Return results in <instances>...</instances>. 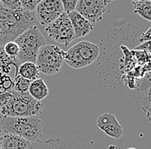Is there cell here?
I'll return each mask as SVG.
<instances>
[{"instance_id": "obj_6", "label": "cell", "mask_w": 151, "mask_h": 149, "mask_svg": "<svg viewBox=\"0 0 151 149\" xmlns=\"http://www.w3.org/2000/svg\"><path fill=\"white\" fill-rule=\"evenodd\" d=\"M65 51L55 45H45L38 52L35 64L39 70L47 75L58 73L65 62Z\"/></svg>"}, {"instance_id": "obj_7", "label": "cell", "mask_w": 151, "mask_h": 149, "mask_svg": "<svg viewBox=\"0 0 151 149\" xmlns=\"http://www.w3.org/2000/svg\"><path fill=\"white\" fill-rule=\"evenodd\" d=\"M45 31L50 39L66 47L76 39L74 28L66 12H64L56 21L46 27Z\"/></svg>"}, {"instance_id": "obj_23", "label": "cell", "mask_w": 151, "mask_h": 149, "mask_svg": "<svg viewBox=\"0 0 151 149\" xmlns=\"http://www.w3.org/2000/svg\"><path fill=\"white\" fill-rule=\"evenodd\" d=\"M60 1L64 6L65 12H66L67 14L76 10V7L78 2V0H60Z\"/></svg>"}, {"instance_id": "obj_18", "label": "cell", "mask_w": 151, "mask_h": 149, "mask_svg": "<svg viewBox=\"0 0 151 149\" xmlns=\"http://www.w3.org/2000/svg\"><path fill=\"white\" fill-rule=\"evenodd\" d=\"M142 110L145 113L147 119L151 122V86L146 89L142 98Z\"/></svg>"}, {"instance_id": "obj_2", "label": "cell", "mask_w": 151, "mask_h": 149, "mask_svg": "<svg viewBox=\"0 0 151 149\" xmlns=\"http://www.w3.org/2000/svg\"><path fill=\"white\" fill-rule=\"evenodd\" d=\"M0 110L3 117H34L43 110V104L29 93L11 90L0 94Z\"/></svg>"}, {"instance_id": "obj_30", "label": "cell", "mask_w": 151, "mask_h": 149, "mask_svg": "<svg viewBox=\"0 0 151 149\" xmlns=\"http://www.w3.org/2000/svg\"><path fill=\"white\" fill-rule=\"evenodd\" d=\"M40 1H42V0H39V3H40Z\"/></svg>"}, {"instance_id": "obj_22", "label": "cell", "mask_w": 151, "mask_h": 149, "mask_svg": "<svg viewBox=\"0 0 151 149\" xmlns=\"http://www.w3.org/2000/svg\"><path fill=\"white\" fill-rule=\"evenodd\" d=\"M22 9L28 11H35L39 4V0H19Z\"/></svg>"}, {"instance_id": "obj_8", "label": "cell", "mask_w": 151, "mask_h": 149, "mask_svg": "<svg viewBox=\"0 0 151 149\" xmlns=\"http://www.w3.org/2000/svg\"><path fill=\"white\" fill-rule=\"evenodd\" d=\"M17 64V58L7 56L4 47H0V94L14 89L15 78L18 74Z\"/></svg>"}, {"instance_id": "obj_21", "label": "cell", "mask_w": 151, "mask_h": 149, "mask_svg": "<svg viewBox=\"0 0 151 149\" xmlns=\"http://www.w3.org/2000/svg\"><path fill=\"white\" fill-rule=\"evenodd\" d=\"M0 3L3 4L5 7L12 10H22V7L19 0H0Z\"/></svg>"}, {"instance_id": "obj_15", "label": "cell", "mask_w": 151, "mask_h": 149, "mask_svg": "<svg viewBox=\"0 0 151 149\" xmlns=\"http://www.w3.org/2000/svg\"><path fill=\"white\" fill-rule=\"evenodd\" d=\"M28 149H69L61 138H47L32 142Z\"/></svg>"}, {"instance_id": "obj_32", "label": "cell", "mask_w": 151, "mask_h": 149, "mask_svg": "<svg viewBox=\"0 0 151 149\" xmlns=\"http://www.w3.org/2000/svg\"><path fill=\"white\" fill-rule=\"evenodd\" d=\"M149 1H151V0H149Z\"/></svg>"}, {"instance_id": "obj_29", "label": "cell", "mask_w": 151, "mask_h": 149, "mask_svg": "<svg viewBox=\"0 0 151 149\" xmlns=\"http://www.w3.org/2000/svg\"><path fill=\"white\" fill-rule=\"evenodd\" d=\"M127 149H136V148H127Z\"/></svg>"}, {"instance_id": "obj_24", "label": "cell", "mask_w": 151, "mask_h": 149, "mask_svg": "<svg viewBox=\"0 0 151 149\" xmlns=\"http://www.w3.org/2000/svg\"><path fill=\"white\" fill-rule=\"evenodd\" d=\"M135 50H139L151 54V41H145L140 43L137 47H136Z\"/></svg>"}, {"instance_id": "obj_12", "label": "cell", "mask_w": 151, "mask_h": 149, "mask_svg": "<svg viewBox=\"0 0 151 149\" xmlns=\"http://www.w3.org/2000/svg\"><path fill=\"white\" fill-rule=\"evenodd\" d=\"M68 16L74 28L76 39L84 37L93 30V24H91L76 10L69 13Z\"/></svg>"}, {"instance_id": "obj_1", "label": "cell", "mask_w": 151, "mask_h": 149, "mask_svg": "<svg viewBox=\"0 0 151 149\" xmlns=\"http://www.w3.org/2000/svg\"><path fill=\"white\" fill-rule=\"evenodd\" d=\"M35 11L12 10L0 3V47L14 41L20 34L35 26Z\"/></svg>"}, {"instance_id": "obj_4", "label": "cell", "mask_w": 151, "mask_h": 149, "mask_svg": "<svg viewBox=\"0 0 151 149\" xmlns=\"http://www.w3.org/2000/svg\"><path fill=\"white\" fill-rule=\"evenodd\" d=\"M14 41L18 45L20 49L17 59L22 64L26 62L35 64L40 49L47 45L43 34L36 26H33L24 31Z\"/></svg>"}, {"instance_id": "obj_17", "label": "cell", "mask_w": 151, "mask_h": 149, "mask_svg": "<svg viewBox=\"0 0 151 149\" xmlns=\"http://www.w3.org/2000/svg\"><path fill=\"white\" fill-rule=\"evenodd\" d=\"M134 12L143 19L151 21V1L145 0L139 3H133Z\"/></svg>"}, {"instance_id": "obj_5", "label": "cell", "mask_w": 151, "mask_h": 149, "mask_svg": "<svg viewBox=\"0 0 151 149\" xmlns=\"http://www.w3.org/2000/svg\"><path fill=\"white\" fill-rule=\"evenodd\" d=\"M100 48L87 40L76 43L64 53L66 64L73 69H82L90 65L99 57Z\"/></svg>"}, {"instance_id": "obj_9", "label": "cell", "mask_w": 151, "mask_h": 149, "mask_svg": "<svg viewBox=\"0 0 151 149\" xmlns=\"http://www.w3.org/2000/svg\"><path fill=\"white\" fill-rule=\"evenodd\" d=\"M114 0H78L76 10L91 24L101 21L108 4Z\"/></svg>"}, {"instance_id": "obj_16", "label": "cell", "mask_w": 151, "mask_h": 149, "mask_svg": "<svg viewBox=\"0 0 151 149\" xmlns=\"http://www.w3.org/2000/svg\"><path fill=\"white\" fill-rule=\"evenodd\" d=\"M18 74L30 82H33L39 78L40 70L35 63L26 62L20 64L18 68Z\"/></svg>"}, {"instance_id": "obj_10", "label": "cell", "mask_w": 151, "mask_h": 149, "mask_svg": "<svg viewBox=\"0 0 151 149\" xmlns=\"http://www.w3.org/2000/svg\"><path fill=\"white\" fill-rule=\"evenodd\" d=\"M64 12V6L60 0H42L36 6L35 16L39 23L46 28Z\"/></svg>"}, {"instance_id": "obj_3", "label": "cell", "mask_w": 151, "mask_h": 149, "mask_svg": "<svg viewBox=\"0 0 151 149\" xmlns=\"http://www.w3.org/2000/svg\"><path fill=\"white\" fill-rule=\"evenodd\" d=\"M1 122L5 133L19 135L30 142L36 141L42 135L43 122L39 116L3 117Z\"/></svg>"}, {"instance_id": "obj_11", "label": "cell", "mask_w": 151, "mask_h": 149, "mask_svg": "<svg viewBox=\"0 0 151 149\" xmlns=\"http://www.w3.org/2000/svg\"><path fill=\"white\" fill-rule=\"evenodd\" d=\"M97 126L108 136L119 139L123 135V128L112 113H104L97 118Z\"/></svg>"}, {"instance_id": "obj_26", "label": "cell", "mask_w": 151, "mask_h": 149, "mask_svg": "<svg viewBox=\"0 0 151 149\" xmlns=\"http://www.w3.org/2000/svg\"><path fill=\"white\" fill-rule=\"evenodd\" d=\"M3 135H4V134H3V130H2V129L0 128V149H2V141H3Z\"/></svg>"}, {"instance_id": "obj_20", "label": "cell", "mask_w": 151, "mask_h": 149, "mask_svg": "<svg viewBox=\"0 0 151 149\" xmlns=\"http://www.w3.org/2000/svg\"><path fill=\"white\" fill-rule=\"evenodd\" d=\"M4 50L6 55L11 58H17L19 54V51H20L18 45L15 41H10L7 44H5L4 46Z\"/></svg>"}, {"instance_id": "obj_31", "label": "cell", "mask_w": 151, "mask_h": 149, "mask_svg": "<svg viewBox=\"0 0 151 149\" xmlns=\"http://www.w3.org/2000/svg\"><path fill=\"white\" fill-rule=\"evenodd\" d=\"M0 115H1V110H0Z\"/></svg>"}, {"instance_id": "obj_13", "label": "cell", "mask_w": 151, "mask_h": 149, "mask_svg": "<svg viewBox=\"0 0 151 149\" xmlns=\"http://www.w3.org/2000/svg\"><path fill=\"white\" fill-rule=\"evenodd\" d=\"M32 142L13 134L5 133L3 135L2 149H28Z\"/></svg>"}, {"instance_id": "obj_28", "label": "cell", "mask_w": 151, "mask_h": 149, "mask_svg": "<svg viewBox=\"0 0 151 149\" xmlns=\"http://www.w3.org/2000/svg\"><path fill=\"white\" fill-rule=\"evenodd\" d=\"M150 82H151V73L150 74Z\"/></svg>"}, {"instance_id": "obj_25", "label": "cell", "mask_w": 151, "mask_h": 149, "mask_svg": "<svg viewBox=\"0 0 151 149\" xmlns=\"http://www.w3.org/2000/svg\"><path fill=\"white\" fill-rule=\"evenodd\" d=\"M145 41H151V27L144 34H142L141 38L139 39L140 43L145 42Z\"/></svg>"}, {"instance_id": "obj_27", "label": "cell", "mask_w": 151, "mask_h": 149, "mask_svg": "<svg viewBox=\"0 0 151 149\" xmlns=\"http://www.w3.org/2000/svg\"><path fill=\"white\" fill-rule=\"evenodd\" d=\"M145 0H132V3H139V2H142Z\"/></svg>"}, {"instance_id": "obj_19", "label": "cell", "mask_w": 151, "mask_h": 149, "mask_svg": "<svg viewBox=\"0 0 151 149\" xmlns=\"http://www.w3.org/2000/svg\"><path fill=\"white\" fill-rule=\"evenodd\" d=\"M31 84V82L27 79L22 77L21 75L17 74L15 78V87L14 90L20 92V93H28L29 86Z\"/></svg>"}, {"instance_id": "obj_14", "label": "cell", "mask_w": 151, "mask_h": 149, "mask_svg": "<svg viewBox=\"0 0 151 149\" xmlns=\"http://www.w3.org/2000/svg\"><path fill=\"white\" fill-rule=\"evenodd\" d=\"M28 93L38 101H40L46 99L49 94V88L44 80L38 78L36 80L31 82L28 88Z\"/></svg>"}]
</instances>
